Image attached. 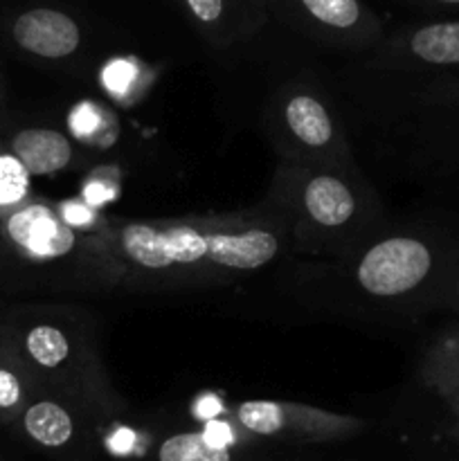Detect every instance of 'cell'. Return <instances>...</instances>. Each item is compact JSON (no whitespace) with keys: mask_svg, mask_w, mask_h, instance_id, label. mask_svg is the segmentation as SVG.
Listing matches in <instances>:
<instances>
[{"mask_svg":"<svg viewBox=\"0 0 459 461\" xmlns=\"http://www.w3.org/2000/svg\"><path fill=\"white\" fill-rule=\"evenodd\" d=\"M430 268L432 255L426 243L394 237L369 248L356 270V277L369 295L396 297L418 286Z\"/></svg>","mask_w":459,"mask_h":461,"instance_id":"6da1fadb","label":"cell"},{"mask_svg":"<svg viewBox=\"0 0 459 461\" xmlns=\"http://www.w3.org/2000/svg\"><path fill=\"white\" fill-rule=\"evenodd\" d=\"M14 41L27 52L45 59H63L81 45V27L70 14L52 7H34L14 21Z\"/></svg>","mask_w":459,"mask_h":461,"instance_id":"3957f363","label":"cell"},{"mask_svg":"<svg viewBox=\"0 0 459 461\" xmlns=\"http://www.w3.org/2000/svg\"><path fill=\"white\" fill-rule=\"evenodd\" d=\"M288 129L309 147H324L333 138V124L327 108L310 95H297L286 106Z\"/></svg>","mask_w":459,"mask_h":461,"instance_id":"9c48e42d","label":"cell"},{"mask_svg":"<svg viewBox=\"0 0 459 461\" xmlns=\"http://www.w3.org/2000/svg\"><path fill=\"white\" fill-rule=\"evenodd\" d=\"M22 423H25L27 435L45 448H61L72 439V432H75L68 410L52 401H40L27 408Z\"/></svg>","mask_w":459,"mask_h":461,"instance_id":"30bf717a","label":"cell"},{"mask_svg":"<svg viewBox=\"0 0 459 461\" xmlns=\"http://www.w3.org/2000/svg\"><path fill=\"white\" fill-rule=\"evenodd\" d=\"M205 437L212 441V444L216 446H228V441L232 439V432H230V428L225 426V423H219L212 419L210 423H207L205 428Z\"/></svg>","mask_w":459,"mask_h":461,"instance_id":"ac0fdd59","label":"cell"},{"mask_svg":"<svg viewBox=\"0 0 459 461\" xmlns=\"http://www.w3.org/2000/svg\"><path fill=\"white\" fill-rule=\"evenodd\" d=\"M70 124L76 135H90L99 126L97 111H94L90 104H81V106L75 108V113H72Z\"/></svg>","mask_w":459,"mask_h":461,"instance_id":"2e32d148","label":"cell"},{"mask_svg":"<svg viewBox=\"0 0 459 461\" xmlns=\"http://www.w3.org/2000/svg\"><path fill=\"white\" fill-rule=\"evenodd\" d=\"M27 351L32 358L40 365V367L54 369L68 358L70 354V345H68L66 333L58 331L57 327L50 324H39L27 333Z\"/></svg>","mask_w":459,"mask_h":461,"instance_id":"4fadbf2b","label":"cell"},{"mask_svg":"<svg viewBox=\"0 0 459 461\" xmlns=\"http://www.w3.org/2000/svg\"><path fill=\"white\" fill-rule=\"evenodd\" d=\"M130 441H133V437H130V432L124 430V432H120L115 439H112V446H115V448H129Z\"/></svg>","mask_w":459,"mask_h":461,"instance_id":"44dd1931","label":"cell"},{"mask_svg":"<svg viewBox=\"0 0 459 461\" xmlns=\"http://www.w3.org/2000/svg\"><path fill=\"white\" fill-rule=\"evenodd\" d=\"M21 401V383L7 369H0V408H14Z\"/></svg>","mask_w":459,"mask_h":461,"instance_id":"e0dca14e","label":"cell"},{"mask_svg":"<svg viewBox=\"0 0 459 461\" xmlns=\"http://www.w3.org/2000/svg\"><path fill=\"white\" fill-rule=\"evenodd\" d=\"M124 255L148 270L192 266L207 259V234L194 228L156 230L151 225H126L120 234Z\"/></svg>","mask_w":459,"mask_h":461,"instance_id":"7a4b0ae2","label":"cell"},{"mask_svg":"<svg viewBox=\"0 0 459 461\" xmlns=\"http://www.w3.org/2000/svg\"><path fill=\"white\" fill-rule=\"evenodd\" d=\"M9 237L16 246L39 259H52L72 250L75 232L68 223L58 221L52 210L43 205L25 207L9 219Z\"/></svg>","mask_w":459,"mask_h":461,"instance_id":"277c9868","label":"cell"},{"mask_svg":"<svg viewBox=\"0 0 459 461\" xmlns=\"http://www.w3.org/2000/svg\"><path fill=\"white\" fill-rule=\"evenodd\" d=\"M133 77H135V68L126 61H112L111 66L104 70V81H106V86L112 90V93H122V90L129 88Z\"/></svg>","mask_w":459,"mask_h":461,"instance_id":"9a60e30c","label":"cell"},{"mask_svg":"<svg viewBox=\"0 0 459 461\" xmlns=\"http://www.w3.org/2000/svg\"><path fill=\"white\" fill-rule=\"evenodd\" d=\"M14 156L34 176H50L68 167L72 158L70 140L52 129H27L14 138Z\"/></svg>","mask_w":459,"mask_h":461,"instance_id":"8992f818","label":"cell"},{"mask_svg":"<svg viewBox=\"0 0 459 461\" xmlns=\"http://www.w3.org/2000/svg\"><path fill=\"white\" fill-rule=\"evenodd\" d=\"M27 169L16 158H0V205H9L25 196Z\"/></svg>","mask_w":459,"mask_h":461,"instance_id":"5bb4252c","label":"cell"},{"mask_svg":"<svg viewBox=\"0 0 459 461\" xmlns=\"http://www.w3.org/2000/svg\"><path fill=\"white\" fill-rule=\"evenodd\" d=\"M81 207L76 205H70V212H66V219L70 221V223H84L86 219H88V214H81Z\"/></svg>","mask_w":459,"mask_h":461,"instance_id":"ffe728a7","label":"cell"},{"mask_svg":"<svg viewBox=\"0 0 459 461\" xmlns=\"http://www.w3.org/2000/svg\"><path fill=\"white\" fill-rule=\"evenodd\" d=\"M158 461H232L228 446L212 444L205 432H180L162 441Z\"/></svg>","mask_w":459,"mask_h":461,"instance_id":"8fae6325","label":"cell"},{"mask_svg":"<svg viewBox=\"0 0 459 461\" xmlns=\"http://www.w3.org/2000/svg\"><path fill=\"white\" fill-rule=\"evenodd\" d=\"M450 381L459 387V351L453 356V369H450Z\"/></svg>","mask_w":459,"mask_h":461,"instance_id":"7402d4cb","label":"cell"},{"mask_svg":"<svg viewBox=\"0 0 459 461\" xmlns=\"http://www.w3.org/2000/svg\"><path fill=\"white\" fill-rule=\"evenodd\" d=\"M297 5L306 16L331 30H354L364 16L360 0H297Z\"/></svg>","mask_w":459,"mask_h":461,"instance_id":"7c38bea8","label":"cell"},{"mask_svg":"<svg viewBox=\"0 0 459 461\" xmlns=\"http://www.w3.org/2000/svg\"><path fill=\"white\" fill-rule=\"evenodd\" d=\"M220 412V401L216 399V396H202V399H198L196 403V417L205 419V421H212V419L216 417V414Z\"/></svg>","mask_w":459,"mask_h":461,"instance_id":"d6986e66","label":"cell"},{"mask_svg":"<svg viewBox=\"0 0 459 461\" xmlns=\"http://www.w3.org/2000/svg\"><path fill=\"white\" fill-rule=\"evenodd\" d=\"M277 237L266 230H248L241 234H207V259L225 268H261L277 255Z\"/></svg>","mask_w":459,"mask_h":461,"instance_id":"5b68a950","label":"cell"},{"mask_svg":"<svg viewBox=\"0 0 459 461\" xmlns=\"http://www.w3.org/2000/svg\"><path fill=\"white\" fill-rule=\"evenodd\" d=\"M304 205L310 219L327 228L345 225L354 216L356 203L342 180L333 176H315L304 189Z\"/></svg>","mask_w":459,"mask_h":461,"instance_id":"52a82bcc","label":"cell"},{"mask_svg":"<svg viewBox=\"0 0 459 461\" xmlns=\"http://www.w3.org/2000/svg\"><path fill=\"white\" fill-rule=\"evenodd\" d=\"M410 52L432 66L459 63V21L418 27L410 36Z\"/></svg>","mask_w":459,"mask_h":461,"instance_id":"ba28073f","label":"cell"},{"mask_svg":"<svg viewBox=\"0 0 459 461\" xmlns=\"http://www.w3.org/2000/svg\"><path fill=\"white\" fill-rule=\"evenodd\" d=\"M435 3H446V5H459V0H435Z\"/></svg>","mask_w":459,"mask_h":461,"instance_id":"603a6c76","label":"cell"}]
</instances>
